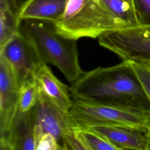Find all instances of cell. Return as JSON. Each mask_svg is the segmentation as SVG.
Returning a JSON list of instances; mask_svg holds the SVG:
<instances>
[{
    "mask_svg": "<svg viewBox=\"0 0 150 150\" xmlns=\"http://www.w3.org/2000/svg\"><path fill=\"white\" fill-rule=\"evenodd\" d=\"M142 63H144V64H145L146 66H147L148 67H150V61H142V62H140Z\"/></svg>",
    "mask_w": 150,
    "mask_h": 150,
    "instance_id": "44dd1931",
    "label": "cell"
},
{
    "mask_svg": "<svg viewBox=\"0 0 150 150\" xmlns=\"http://www.w3.org/2000/svg\"><path fill=\"white\" fill-rule=\"evenodd\" d=\"M19 7L16 0H0V49L19 32Z\"/></svg>",
    "mask_w": 150,
    "mask_h": 150,
    "instance_id": "4fadbf2b",
    "label": "cell"
},
{
    "mask_svg": "<svg viewBox=\"0 0 150 150\" xmlns=\"http://www.w3.org/2000/svg\"><path fill=\"white\" fill-rule=\"evenodd\" d=\"M127 28L140 26L134 0H97Z\"/></svg>",
    "mask_w": 150,
    "mask_h": 150,
    "instance_id": "5bb4252c",
    "label": "cell"
},
{
    "mask_svg": "<svg viewBox=\"0 0 150 150\" xmlns=\"http://www.w3.org/2000/svg\"><path fill=\"white\" fill-rule=\"evenodd\" d=\"M145 135L146 137V150H150V118L145 129Z\"/></svg>",
    "mask_w": 150,
    "mask_h": 150,
    "instance_id": "ffe728a7",
    "label": "cell"
},
{
    "mask_svg": "<svg viewBox=\"0 0 150 150\" xmlns=\"http://www.w3.org/2000/svg\"><path fill=\"white\" fill-rule=\"evenodd\" d=\"M0 57L12 67L20 88L34 79L35 73L43 64L33 45L19 30L0 49Z\"/></svg>",
    "mask_w": 150,
    "mask_h": 150,
    "instance_id": "52a82bcc",
    "label": "cell"
},
{
    "mask_svg": "<svg viewBox=\"0 0 150 150\" xmlns=\"http://www.w3.org/2000/svg\"><path fill=\"white\" fill-rule=\"evenodd\" d=\"M34 126L32 110L18 111L7 134L0 138V149L35 150Z\"/></svg>",
    "mask_w": 150,
    "mask_h": 150,
    "instance_id": "30bf717a",
    "label": "cell"
},
{
    "mask_svg": "<svg viewBox=\"0 0 150 150\" xmlns=\"http://www.w3.org/2000/svg\"><path fill=\"white\" fill-rule=\"evenodd\" d=\"M69 0H25L20 5L21 21L35 19L55 23L63 16Z\"/></svg>",
    "mask_w": 150,
    "mask_h": 150,
    "instance_id": "8fae6325",
    "label": "cell"
},
{
    "mask_svg": "<svg viewBox=\"0 0 150 150\" xmlns=\"http://www.w3.org/2000/svg\"><path fill=\"white\" fill-rule=\"evenodd\" d=\"M39 94V87L35 79L25 83L20 88L18 111H30L36 104Z\"/></svg>",
    "mask_w": 150,
    "mask_h": 150,
    "instance_id": "2e32d148",
    "label": "cell"
},
{
    "mask_svg": "<svg viewBox=\"0 0 150 150\" xmlns=\"http://www.w3.org/2000/svg\"><path fill=\"white\" fill-rule=\"evenodd\" d=\"M34 78L39 87L50 99L69 111L73 102V100L71 99L70 87L54 75L47 64H41L35 73Z\"/></svg>",
    "mask_w": 150,
    "mask_h": 150,
    "instance_id": "7c38bea8",
    "label": "cell"
},
{
    "mask_svg": "<svg viewBox=\"0 0 150 150\" xmlns=\"http://www.w3.org/2000/svg\"><path fill=\"white\" fill-rule=\"evenodd\" d=\"M20 86L7 61L0 57V136L8 132L19 108Z\"/></svg>",
    "mask_w": 150,
    "mask_h": 150,
    "instance_id": "ba28073f",
    "label": "cell"
},
{
    "mask_svg": "<svg viewBox=\"0 0 150 150\" xmlns=\"http://www.w3.org/2000/svg\"><path fill=\"white\" fill-rule=\"evenodd\" d=\"M86 127L104 137L119 150H146L145 129L127 125L104 124Z\"/></svg>",
    "mask_w": 150,
    "mask_h": 150,
    "instance_id": "9c48e42d",
    "label": "cell"
},
{
    "mask_svg": "<svg viewBox=\"0 0 150 150\" xmlns=\"http://www.w3.org/2000/svg\"><path fill=\"white\" fill-rule=\"evenodd\" d=\"M138 21L141 26L150 25V0H134Z\"/></svg>",
    "mask_w": 150,
    "mask_h": 150,
    "instance_id": "d6986e66",
    "label": "cell"
},
{
    "mask_svg": "<svg viewBox=\"0 0 150 150\" xmlns=\"http://www.w3.org/2000/svg\"><path fill=\"white\" fill-rule=\"evenodd\" d=\"M76 127L92 125H122L146 129L150 114L122 107L73 99L69 111Z\"/></svg>",
    "mask_w": 150,
    "mask_h": 150,
    "instance_id": "5b68a950",
    "label": "cell"
},
{
    "mask_svg": "<svg viewBox=\"0 0 150 150\" xmlns=\"http://www.w3.org/2000/svg\"><path fill=\"white\" fill-rule=\"evenodd\" d=\"M128 61L137 74L150 101V67L140 62Z\"/></svg>",
    "mask_w": 150,
    "mask_h": 150,
    "instance_id": "e0dca14e",
    "label": "cell"
},
{
    "mask_svg": "<svg viewBox=\"0 0 150 150\" xmlns=\"http://www.w3.org/2000/svg\"><path fill=\"white\" fill-rule=\"evenodd\" d=\"M32 112L35 123L34 137L49 132L56 138L62 150L84 149L76 136V126L69 116V111L57 105L39 87Z\"/></svg>",
    "mask_w": 150,
    "mask_h": 150,
    "instance_id": "277c9868",
    "label": "cell"
},
{
    "mask_svg": "<svg viewBox=\"0 0 150 150\" xmlns=\"http://www.w3.org/2000/svg\"><path fill=\"white\" fill-rule=\"evenodd\" d=\"M19 32L33 45L42 63L56 67L69 81H75L84 73L79 63L77 40L60 35L54 23L35 19L23 20Z\"/></svg>",
    "mask_w": 150,
    "mask_h": 150,
    "instance_id": "7a4b0ae2",
    "label": "cell"
},
{
    "mask_svg": "<svg viewBox=\"0 0 150 150\" xmlns=\"http://www.w3.org/2000/svg\"><path fill=\"white\" fill-rule=\"evenodd\" d=\"M54 26L62 36L77 40L97 38L111 31L127 28L97 0H69L64 14Z\"/></svg>",
    "mask_w": 150,
    "mask_h": 150,
    "instance_id": "3957f363",
    "label": "cell"
},
{
    "mask_svg": "<svg viewBox=\"0 0 150 150\" xmlns=\"http://www.w3.org/2000/svg\"><path fill=\"white\" fill-rule=\"evenodd\" d=\"M75 133L85 150H119L104 137L89 128L76 127Z\"/></svg>",
    "mask_w": 150,
    "mask_h": 150,
    "instance_id": "9a60e30c",
    "label": "cell"
},
{
    "mask_svg": "<svg viewBox=\"0 0 150 150\" xmlns=\"http://www.w3.org/2000/svg\"><path fill=\"white\" fill-rule=\"evenodd\" d=\"M35 150H62L56 138L50 133H43L34 137Z\"/></svg>",
    "mask_w": 150,
    "mask_h": 150,
    "instance_id": "ac0fdd59",
    "label": "cell"
},
{
    "mask_svg": "<svg viewBox=\"0 0 150 150\" xmlns=\"http://www.w3.org/2000/svg\"><path fill=\"white\" fill-rule=\"evenodd\" d=\"M98 43L123 60L150 61V25L107 32L98 38Z\"/></svg>",
    "mask_w": 150,
    "mask_h": 150,
    "instance_id": "8992f818",
    "label": "cell"
},
{
    "mask_svg": "<svg viewBox=\"0 0 150 150\" xmlns=\"http://www.w3.org/2000/svg\"><path fill=\"white\" fill-rule=\"evenodd\" d=\"M70 91L73 99L150 114L149 99L128 60L84 72Z\"/></svg>",
    "mask_w": 150,
    "mask_h": 150,
    "instance_id": "6da1fadb",
    "label": "cell"
}]
</instances>
